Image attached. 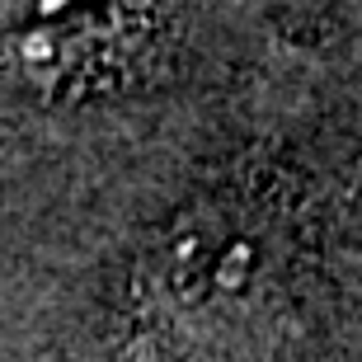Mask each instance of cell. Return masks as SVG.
I'll return each instance as SVG.
<instances>
[{
	"label": "cell",
	"instance_id": "cell-1",
	"mask_svg": "<svg viewBox=\"0 0 362 362\" xmlns=\"http://www.w3.org/2000/svg\"><path fill=\"white\" fill-rule=\"evenodd\" d=\"M146 38V0H0V52L47 94L118 76Z\"/></svg>",
	"mask_w": 362,
	"mask_h": 362
}]
</instances>
